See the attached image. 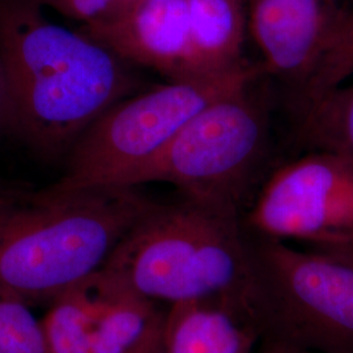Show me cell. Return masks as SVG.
I'll use <instances>...</instances> for the list:
<instances>
[{"label":"cell","instance_id":"2","mask_svg":"<svg viewBox=\"0 0 353 353\" xmlns=\"http://www.w3.org/2000/svg\"><path fill=\"white\" fill-rule=\"evenodd\" d=\"M239 207L185 198L154 203L92 281L170 305H225L262 325L255 263L241 234Z\"/></svg>","mask_w":353,"mask_h":353},{"label":"cell","instance_id":"21","mask_svg":"<svg viewBox=\"0 0 353 353\" xmlns=\"http://www.w3.org/2000/svg\"><path fill=\"white\" fill-rule=\"evenodd\" d=\"M144 353H168L166 352V348H165L164 336L161 339H159L156 343H153L151 347Z\"/></svg>","mask_w":353,"mask_h":353},{"label":"cell","instance_id":"15","mask_svg":"<svg viewBox=\"0 0 353 353\" xmlns=\"http://www.w3.org/2000/svg\"><path fill=\"white\" fill-rule=\"evenodd\" d=\"M0 353H46L39 319L26 303L1 294Z\"/></svg>","mask_w":353,"mask_h":353},{"label":"cell","instance_id":"10","mask_svg":"<svg viewBox=\"0 0 353 353\" xmlns=\"http://www.w3.org/2000/svg\"><path fill=\"white\" fill-rule=\"evenodd\" d=\"M256 325L225 305H170L165 321L168 353H252Z\"/></svg>","mask_w":353,"mask_h":353},{"label":"cell","instance_id":"8","mask_svg":"<svg viewBox=\"0 0 353 353\" xmlns=\"http://www.w3.org/2000/svg\"><path fill=\"white\" fill-rule=\"evenodd\" d=\"M262 70L300 89L325 59L345 12L334 0H246Z\"/></svg>","mask_w":353,"mask_h":353},{"label":"cell","instance_id":"20","mask_svg":"<svg viewBox=\"0 0 353 353\" xmlns=\"http://www.w3.org/2000/svg\"><path fill=\"white\" fill-rule=\"evenodd\" d=\"M263 353H307V351L293 343L279 339V341H271V344L265 347Z\"/></svg>","mask_w":353,"mask_h":353},{"label":"cell","instance_id":"13","mask_svg":"<svg viewBox=\"0 0 353 353\" xmlns=\"http://www.w3.org/2000/svg\"><path fill=\"white\" fill-rule=\"evenodd\" d=\"M96 307L89 281L52 301L39 319L46 353H92Z\"/></svg>","mask_w":353,"mask_h":353},{"label":"cell","instance_id":"22","mask_svg":"<svg viewBox=\"0 0 353 353\" xmlns=\"http://www.w3.org/2000/svg\"><path fill=\"white\" fill-rule=\"evenodd\" d=\"M135 1H137V0H114L113 7H112L110 12L108 13V14L117 12V11H121V10L126 8V7L131 6V4H132V3H135Z\"/></svg>","mask_w":353,"mask_h":353},{"label":"cell","instance_id":"5","mask_svg":"<svg viewBox=\"0 0 353 353\" xmlns=\"http://www.w3.org/2000/svg\"><path fill=\"white\" fill-rule=\"evenodd\" d=\"M252 85L205 106L123 186L166 182L185 198L239 207L267 145V114Z\"/></svg>","mask_w":353,"mask_h":353},{"label":"cell","instance_id":"16","mask_svg":"<svg viewBox=\"0 0 353 353\" xmlns=\"http://www.w3.org/2000/svg\"><path fill=\"white\" fill-rule=\"evenodd\" d=\"M41 8L49 7L81 26L100 20L110 12L114 0H32Z\"/></svg>","mask_w":353,"mask_h":353},{"label":"cell","instance_id":"6","mask_svg":"<svg viewBox=\"0 0 353 353\" xmlns=\"http://www.w3.org/2000/svg\"><path fill=\"white\" fill-rule=\"evenodd\" d=\"M262 323L322 353H353V265L265 239L252 252Z\"/></svg>","mask_w":353,"mask_h":353},{"label":"cell","instance_id":"12","mask_svg":"<svg viewBox=\"0 0 353 353\" xmlns=\"http://www.w3.org/2000/svg\"><path fill=\"white\" fill-rule=\"evenodd\" d=\"M97 307L92 353H144L164 336L166 313L156 301L89 280Z\"/></svg>","mask_w":353,"mask_h":353},{"label":"cell","instance_id":"14","mask_svg":"<svg viewBox=\"0 0 353 353\" xmlns=\"http://www.w3.org/2000/svg\"><path fill=\"white\" fill-rule=\"evenodd\" d=\"M301 131L316 151L341 154L353 164V84L305 105Z\"/></svg>","mask_w":353,"mask_h":353},{"label":"cell","instance_id":"19","mask_svg":"<svg viewBox=\"0 0 353 353\" xmlns=\"http://www.w3.org/2000/svg\"><path fill=\"white\" fill-rule=\"evenodd\" d=\"M316 250L331 255L339 261L353 265V245L334 246V248H316Z\"/></svg>","mask_w":353,"mask_h":353},{"label":"cell","instance_id":"4","mask_svg":"<svg viewBox=\"0 0 353 353\" xmlns=\"http://www.w3.org/2000/svg\"><path fill=\"white\" fill-rule=\"evenodd\" d=\"M263 72L250 62L223 75L173 80L115 102L67 153L58 190L123 186L135 170L164 150L178 131L220 97L254 84Z\"/></svg>","mask_w":353,"mask_h":353},{"label":"cell","instance_id":"18","mask_svg":"<svg viewBox=\"0 0 353 353\" xmlns=\"http://www.w3.org/2000/svg\"><path fill=\"white\" fill-rule=\"evenodd\" d=\"M13 131L12 105L3 67L0 64V135Z\"/></svg>","mask_w":353,"mask_h":353},{"label":"cell","instance_id":"17","mask_svg":"<svg viewBox=\"0 0 353 353\" xmlns=\"http://www.w3.org/2000/svg\"><path fill=\"white\" fill-rule=\"evenodd\" d=\"M330 61L343 74H353V12L345 13L330 51Z\"/></svg>","mask_w":353,"mask_h":353},{"label":"cell","instance_id":"9","mask_svg":"<svg viewBox=\"0 0 353 353\" xmlns=\"http://www.w3.org/2000/svg\"><path fill=\"white\" fill-rule=\"evenodd\" d=\"M130 64L169 81L194 76L188 0H137L79 29Z\"/></svg>","mask_w":353,"mask_h":353},{"label":"cell","instance_id":"7","mask_svg":"<svg viewBox=\"0 0 353 353\" xmlns=\"http://www.w3.org/2000/svg\"><path fill=\"white\" fill-rule=\"evenodd\" d=\"M248 224L270 240L353 245L352 163L316 151L283 165L265 182Z\"/></svg>","mask_w":353,"mask_h":353},{"label":"cell","instance_id":"1","mask_svg":"<svg viewBox=\"0 0 353 353\" xmlns=\"http://www.w3.org/2000/svg\"><path fill=\"white\" fill-rule=\"evenodd\" d=\"M0 64L13 131L46 157L68 153L138 85L131 64L83 32L48 20L32 0H0Z\"/></svg>","mask_w":353,"mask_h":353},{"label":"cell","instance_id":"3","mask_svg":"<svg viewBox=\"0 0 353 353\" xmlns=\"http://www.w3.org/2000/svg\"><path fill=\"white\" fill-rule=\"evenodd\" d=\"M153 204L130 186L8 190L0 195V294L50 305L85 284Z\"/></svg>","mask_w":353,"mask_h":353},{"label":"cell","instance_id":"23","mask_svg":"<svg viewBox=\"0 0 353 353\" xmlns=\"http://www.w3.org/2000/svg\"><path fill=\"white\" fill-rule=\"evenodd\" d=\"M11 189H12V186H8V185H6V183H3V182L0 181V195L6 194L8 190Z\"/></svg>","mask_w":353,"mask_h":353},{"label":"cell","instance_id":"11","mask_svg":"<svg viewBox=\"0 0 353 353\" xmlns=\"http://www.w3.org/2000/svg\"><path fill=\"white\" fill-rule=\"evenodd\" d=\"M195 77L223 75L248 61L242 57L248 32L246 0H188Z\"/></svg>","mask_w":353,"mask_h":353}]
</instances>
